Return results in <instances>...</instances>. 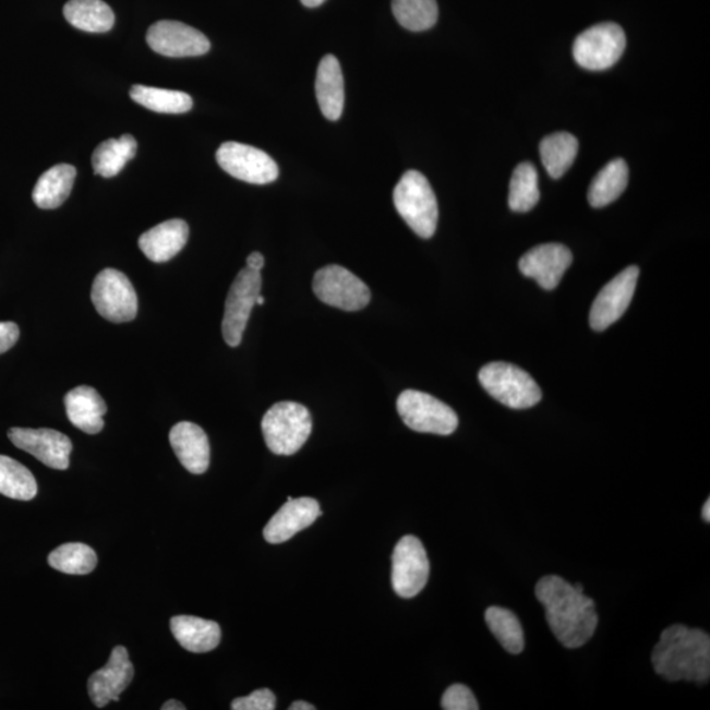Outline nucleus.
Listing matches in <instances>:
<instances>
[{"mask_svg": "<svg viewBox=\"0 0 710 710\" xmlns=\"http://www.w3.org/2000/svg\"><path fill=\"white\" fill-rule=\"evenodd\" d=\"M261 426L268 450L277 456H292L310 438L312 418L299 402L280 401L268 409Z\"/></svg>", "mask_w": 710, "mask_h": 710, "instance_id": "obj_4", "label": "nucleus"}, {"mask_svg": "<svg viewBox=\"0 0 710 710\" xmlns=\"http://www.w3.org/2000/svg\"><path fill=\"white\" fill-rule=\"evenodd\" d=\"M290 710H315L316 708L312 703L305 701H296L291 703Z\"/></svg>", "mask_w": 710, "mask_h": 710, "instance_id": "obj_40", "label": "nucleus"}, {"mask_svg": "<svg viewBox=\"0 0 710 710\" xmlns=\"http://www.w3.org/2000/svg\"><path fill=\"white\" fill-rule=\"evenodd\" d=\"M441 707L445 710H478V701L470 688L464 684H454L446 689L441 700Z\"/></svg>", "mask_w": 710, "mask_h": 710, "instance_id": "obj_35", "label": "nucleus"}, {"mask_svg": "<svg viewBox=\"0 0 710 710\" xmlns=\"http://www.w3.org/2000/svg\"><path fill=\"white\" fill-rule=\"evenodd\" d=\"M638 277L639 268L629 266L604 286L594 299L590 312L593 330L603 332L623 317L635 297Z\"/></svg>", "mask_w": 710, "mask_h": 710, "instance_id": "obj_14", "label": "nucleus"}, {"mask_svg": "<svg viewBox=\"0 0 710 710\" xmlns=\"http://www.w3.org/2000/svg\"><path fill=\"white\" fill-rule=\"evenodd\" d=\"M540 202L539 175L530 163L517 166L509 184L508 204L515 213H529Z\"/></svg>", "mask_w": 710, "mask_h": 710, "instance_id": "obj_31", "label": "nucleus"}, {"mask_svg": "<svg viewBox=\"0 0 710 710\" xmlns=\"http://www.w3.org/2000/svg\"><path fill=\"white\" fill-rule=\"evenodd\" d=\"M395 208L408 227L421 239L436 233L438 203L428 179L420 171L409 170L394 190Z\"/></svg>", "mask_w": 710, "mask_h": 710, "instance_id": "obj_3", "label": "nucleus"}, {"mask_svg": "<svg viewBox=\"0 0 710 710\" xmlns=\"http://www.w3.org/2000/svg\"><path fill=\"white\" fill-rule=\"evenodd\" d=\"M277 699L270 689L262 688L253 694L233 700L230 709L233 710H274Z\"/></svg>", "mask_w": 710, "mask_h": 710, "instance_id": "obj_36", "label": "nucleus"}, {"mask_svg": "<svg viewBox=\"0 0 710 710\" xmlns=\"http://www.w3.org/2000/svg\"><path fill=\"white\" fill-rule=\"evenodd\" d=\"M322 516V509L315 498H287V503L272 517L264 529L268 543L278 545L292 539L293 535L312 526Z\"/></svg>", "mask_w": 710, "mask_h": 710, "instance_id": "obj_18", "label": "nucleus"}, {"mask_svg": "<svg viewBox=\"0 0 710 710\" xmlns=\"http://www.w3.org/2000/svg\"><path fill=\"white\" fill-rule=\"evenodd\" d=\"M261 272L245 267L237 274L228 292L222 318V337L229 347L236 348L241 344L253 306L257 304V298L261 296Z\"/></svg>", "mask_w": 710, "mask_h": 710, "instance_id": "obj_9", "label": "nucleus"}, {"mask_svg": "<svg viewBox=\"0 0 710 710\" xmlns=\"http://www.w3.org/2000/svg\"><path fill=\"white\" fill-rule=\"evenodd\" d=\"M312 287L323 303L347 312L363 310L371 299L369 287L348 268L338 265L320 268Z\"/></svg>", "mask_w": 710, "mask_h": 710, "instance_id": "obj_10", "label": "nucleus"}, {"mask_svg": "<svg viewBox=\"0 0 710 710\" xmlns=\"http://www.w3.org/2000/svg\"><path fill=\"white\" fill-rule=\"evenodd\" d=\"M535 597L545 606L550 629L568 649L586 645L599 624L597 605L567 580L550 575L535 586Z\"/></svg>", "mask_w": 710, "mask_h": 710, "instance_id": "obj_1", "label": "nucleus"}, {"mask_svg": "<svg viewBox=\"0 0 710 710\" xmlns=\"http://www.w3.org/2000/svg\"><path fill=\"white\" fill-rule=\"evenodd\" d=\"M21 330L15 323H0V354L9 351L19 340Z\"/></svg>", "mask_w": 710, "mask_h": 710, "instance_id": "obj_37", "label": "nucleus"}, {"mask_svg": "<svg viewBox=\"0 0 710 710\" xmlns=\"http://www.w3.org/2000/svg\"><path fill=\"white\" fill-rule=\"evenodd\" d=\"M702 518L703 521L710 522V501L708 498L707 503L702 507Z\"/></svg>", "mask_w": 710, "mask_h": 710, "instance_id": "obj_42", "label": "nucleus"}, {"mask_svg": "<svg viewBox=\"0 0 710 710\" xmlns=\"http://www.w3.org/2000/svg\"><path fill=\"white\" fill-rule=\"evenodd\" d=\"M49 565L69 575H87L97 567L98 556L85 543L70 542L53 550L48 556Z\"/></svg>", "mask_w": 710, "mask_h": 710, "instance_id": "obj_33", "label": "nucleus"}, {"mask_svg": "<svg viewBox=\"0 0 710 710\" xmlns=\"http://www.w3.org/2000/svg\"><path fill=\"white\" fill-rule=\"evenodd\" d=\"M655 673L669 682L707 683L710 676V637L700 629L676 624L662 631L651 654Z\"/></svg>", "mask_w": 710, "mask_h": 710, "instance_id": "obj_2", "label": "nucleus"}, {"mask_svg": "<svg viewBox=\"0 0 710 710\" xmlns=\"http://www.w3.org/2000/svg\"><path fill=\"white\" fill-rule=\"evenodd\" d=\"M67 414L70 422L87 434L104 431V416L107 406L97 389L88 386L75 387L65 396Z\"/></svg>", "mask_w": 710, "mask_h": 710, "instance_id": "obj_21", "label": "nucleus"}, {"mask_svg": "<svg viewBox=\"0 0 710 710\" xmlns=\"http://www.w3.org/2000/svg\"><path fill=\"white\" fill-rule=\"evenodd\" d=\"M216 159L229 176L248 183L267 184L279 176L278 165L267 153L236 141L224 143Z\"/></svg>", "mask_w": 710, "mask_h": 710, "instance_id": "obj_12", "label": "nucleus"}, {"mask_svg": "<svg viewBox=\"0 0 710 710\" xmlns=\"http://www.w3.org/2000/svg\"><path fill=\"white\" fill-rule=\"evenodd\" d=\"M172 636L179 645L190 652H208L219 646L221 629L219 624L195 616H176L170 622Z\"/></svg>", "mask_w": 710, "mask_h": 710, "instance_id": "obj_23", "label": "nucleus"}, {"mask_svg": "<svg viewBox=\"0 0 710 710\" xmlns=\"http://www.w3.org/2000/svg\"><path fill=\"white\" fill-rule=\"evenodd\" d=\"M393 12L401 27L412 32L428 31L437 23V0H393Z\"/></svg>", "mask_w": 710, "mask_h": 710, "instance_id": "obj_34", "label": "nucleus"}, {"mask_svg": "<svg viewBox=\"0 0 710 710\" xmlns=\"http://www.w3.org/2000/svg\"><path fill=\"white\" fill-rule=\"evenodd\" d=\"M626 47L625 32L616 23L593 25L577 37L573 55L578 65L591 72L611 69Z\"/></svg>", "mask_w": 710, "mask_h": 710, "instance_id": "obj_7", "label": "nucleus"}, {"mask_svg": "<svg viewBox=\"0 0 710 710\" xmlns=\"http://www.w3.org/2000/svg\"><path fill=\"white\" fill-rule=\"evenodd\" d=\"M92 299L95 310L108 322L128 323L137 316V293L127 275L115 268H105L97 275Z\"/></svg>", "mask_w": 710, "mask_h": 710, "instance_id": "obj_8", "label": "nucleus"}, {"mask_svg": "<svg viewBox=\"0 0 710 710\" xmlns=\"http://www.w3.org/2000/svg\"><path fill=\"white\" fill-rule=\"evenodd\" d=\"M316 97L324 117L336 121L341 118L345 104L344 75L340 62L328 55L320 61L316 75Z\"/></svg>", "mask_w": 710, "mask_h": 710, "instance_id": "obj_22", "label": "nucleus"}, {"mask_svg": "<svg viewBox=\"0 0 710 710\" xmlns=\"http://www.w3.org/2000/svg\"><path fill=\"white\" fill-rule=\"evenodd\" d=\"M573 264L570 249L561 244H543L530 249L520 260V272L532 278L543 290L552 291Z\"/></svg>", "mask_w": 710, "mask_h": 710, "instance_id": "obj_17", "label": "nucleus"}, {"mask_svg": "<svg viewBox=\"0 0 710 710\" xmlns=\"http://www.w3.org/2000/svg\"><path fill=\"white\" fill-rule=\"evenodd\" d=\"M188 222L179 219L168 220L153 227L140 237L141 252L156 264H163L175 258L189 240Z\"/></svg>", "mask_w": 710, "mask_h": 710, "instance_id": "obj_20", "label": "nucleus"}, {"mask_svg": "<svg viewBox=\"0 0 710 710\" xmlns=\"http://www.w3.org/2000/svg\"><path fill=\"white\" fill-rule=\"evenodd\" d=\"M396 408L405 424L414 432L449 436L458 428V416L445 402L416 389L401 393Z\"/></svg>", "mask_w": 710, "mask_h": 710, "instance_id": "obj_6", "label": "nucleus"}, {"mask_svg": "<svg viewBox=\"0 0 710 710\" xmlns=\"http://www.w3.org/2000/svg\"><path fill=\"white\" fill-rule=\"evenodd\" d=\"M246 265V267L252 268V270L261 272L265 266V257L260 252H254L249 255Z\"/></svg>", "mask_w": 710, "mask_h": 710, "instance_id": "obj_38", "label": "nucleus"}, {"mask_svg": "<svg viewBox=\"0 0 710 710\" xmlns=\"http://www.w3.org/2000/svg\"><path fill=\"white\" fill-rule=\"evenodd\" d=\"M9 438L19 449L29 453L50 469H69L73 444L65 434L47 428H11Z\"/></svg>", "mask_w": 710, "mask_h": 710, "instance_id": "obj_13", "label": "nucleus"}, {"mask_svg": "<svg viewBox=\"0 0 710 710\" xmlns=\"http://www.w3.org/2000/svg\"><path fill=\"white\" fill-rule=\"evenodd\" d=\"M485 623H488L492 635L510 654H520L526 648L524 629L514 612L501 606H490L485 611Z\"/></svg>", "mask_w": 710, "mask_h": 710, "instance_id": "obj_32", "label": "nucleus"}, {"mask_svg": "<svg viewBox=\"0 0 710 710\" xmlns=\"http://www.w3.org/2000/svg\"><path fill=\"white\" fill-rule=\"evenodd\" d=\"M146 41L156 53L176 59L203 56L210 48L208 38L201 31L171 21L153 24L146 34Z\"/></svg>", "mask_w": 710, "mask_h": 710, "instance_id": "obj_15", "label": "nucleus"}, {"mask_svg": "<svg viewBox=\"0 0 710 710\" xmlns=\"http://www.w3.org/2000/svg\"><path fill=\"white\" fill-rule=\"evenodd\" d=\"M163 710H185V707L182 702L177 700H169L164 703L161 707Z\"/></svg>", "mask_w": 710, "mask_h": 710, "instance_id": "obj_39", "label": "nucleus"}, {"mask_svg": "<svg viewBox=\"0 0 710 710\" xmlns=\"http://www.w3.org/2000/svg\"><path fill=\"white\" fill-rule=\"evenodd\" d=\"M131 98L136 104L158 113H184L193 108V98L189 94L136 85L131 88Z\"/></svg>", "mask_w": 710, "mask_h": 710, "instance_id": "obj_29", "label": "nucleus"}, {"mask_svg": "<svg viewBox=\"0 0 710 710\" xmlns=\"http://www.w3.org/2000/svg\"><path fill=\"white\" fill-rule=\"evenodd\" d=\"M257 304H258V305H264V304H265V298L260 296V297L257 298Z\"/></svg>", "mask_w": 710, "mask_h": 710, "instance_id": "obj_43", "label": "nucleus"}, {"mask_svg": "<svg viewBox=\"0 0 710 710\" xmlns=\"http://www.w3.org/2000/svg\"><path fill=\"white\" fill-rule=\"evenodd\" d=\"M431 565L424 545L414 535H406L393 554V587L402 599H412L424 590Z\"/></svg>", "mask_w": 710, "mask_h": 710, "instance_id": "obj_11", "label": "nucleus"}, {"mask_svg": "<svg viewBox=\"0 0 710 710\" xmlns=\"http://www.w3.org/2000/svg\"><path fill=\"white\" fill-rule=\"evenodd\" d=\"M37 482L27 467L8 456H0V494L29 502L37 495Z\"/></svg>", "mask_w": 710, "mask_h": 710, "instance_id": "obj_30", "label": "nucleus"}, {"mask_svg": "<svg viewBox=\"0 0 710 710\" xmlns=\"http://www.w3.org/2000/svg\"><path fill=\"white\" fill-rule=\"evenodd\" d=\"M76 169L72 165L60 164L45 171L38 179L34 194V202L38 208L55 209L67 202L72 193Z\"/></svg>", "mask_w": 710, "mask_h": 710, "instance_id": "obj_24", "label": "nucleus"}, {"mask_svg": "<svg viewBox=\"0 0 710 710\" xmlns=\"http://www.w3.org/2000/svg\"><path fill=\"white\" fill-rule=\"evenodd\" d=\"M170 445L179 462L191 473L201 476L209 467V441L206 432L194 422L182 421L170 431Z\"/></svg>", "mask_w": 710, "mask_h": 710, "instance_id": "obj_19", "label": "nucleus"}, {"mask_svg": "<svg viewBox=\"0 0 710 710\" xmlns=\"http://www.w3.org/2000/svg\"><path fill=\"white\" fill-rule=\"evenodd\" d=\"M300 2H302L305 8L315 9L318 8V5H322L325 0H300Z\"/></svg>", "mask_w": 710, "mask_h": 710, "instance_id": "obj_41", "label": "nucleus"}, {"mask_svg": "<svg viewBox=\"0 0 710 710\" xmlns=\"http://www.w3.org/2000/svg\"><path fill=\"white\" fill-rule=\"evenodd\" d=\"M137 141L132 134H123L119 139L104 141L94 151L92 158L95 175L112 178L118 176L128 161L136 156Z\"/></svg>", "mask_w": 710, "mask_h": 710, "instance_id": "obj_27", "label": "nucleus"}, {"mask_svg": "<svg viewBox=\"0 0 710 710\" xmlns=\"http://www.w3.org/2000/svg\"><path fill=\"white\" fill-rule=\"evenodd\" d=\"M133 674V664L128 650L124 646H117L106 666L89 676L87 684L89 699L98 708H105L111 701H119L120 695L130 686Z\"/></svg>", "mask_w": 710, "mask_h": 710, "instance_id": "obj_16", "label": "nucleus"}, {"mask_svg": "<svg viewBox=\"0 0 710 710\" xmlns=\"http://www.w3.org/2000/svg\"><path fill=\"white\" fill-rule=\"evenodd\" d=\"M479 382L492 398L514 409L532 408L542 399V393L527 371L505 362L485 364Z\"/></svg>", "mask_w": 710, "mask_h": 710, "instance_id": "obj_5", "label": "nucleus"}, {"mask_svg": "<svg viewBox=\"0 0 710 710\" xmlns=\"http://www.w3.org/2000/svg\"><path fill=\"white\" fill-rule=\"evenodd\" d=\"M578 151V139L571 133L556 132L543 139L540 153L547 175L554 179L565 176L577 158Z\"/></svg>", "mask_w": 710, "mask_h": 710, "instance_id": "obj_28", "label": "nucleus"}, {"mask_svg": "<svg viewBox=\"0 0 710 710\" xmlns=\"http://www.w3.org/2000/svg\"><path fill=\"white\" fill-rule=\"evenodd\" d=\"M63 15L73 27L92 34H105L115 24L113 11L104 0H70Z\"/></svg>", "mask_w": 710, "mask_h": 710, "instance_id": "obj_26", "label": "nucleus"}, {"mask_svg": "<svg viewBox=\"0 0 710 710\" xmlns=\"http://www.w3.org/2000/svg\"><path fill=\"white\" fill-rule=\"evenodd\" d=\"M628 182V165L622 158L613 159L593 178L588 190V202L593 208L610 206L622 196Z\"/></svg>", "mask_w": 710, "mask_h": 710, "instance_id": "obj_25", "label": "nucleus"}]
</instances>
